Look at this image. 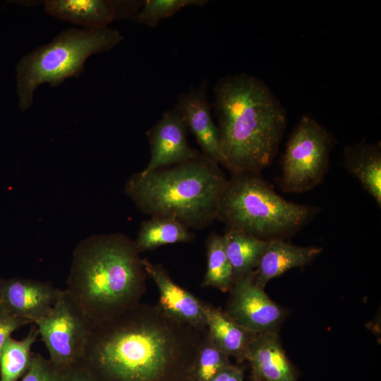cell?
I'll use <instances>...</instances> for the list:
<instances>
[{"mask_svg":"<svg viewBox=\"0 0 381 381\" xmlns=\"http://www.w3.org/2000/svg\"><path fill=\"white\" fill-rule=\"evenodd\" d=\"M205 330L140 303L94 327L80 363L97 381H188Z\"/></svg>","mask_w":381,"mask_h":381,"instance_id":"cell-1","label":"cell"},{"mask_svg":"<svg viewBox=\"0 0 381 381\" xmlns=\"http://www.w3.org/2000/svg\"><path fill=\"white\" fill-rule=\"evenodd\" d=\"M214 93L220 164L232 175L260 173L277 153L286 124L285 109L262 80L246 73L222 78Z\"/></svg>","mask_w":381,"mask_h":381,"instance_id":"cell-2","label":"cell"},{"mask_svg":"<svg viewBox=\"0 0 381 381\" xmlns=\"http://www.w3.org/2000/svg\"><path fill=\"white\" fill-rule=\"evenodd\" d=\"M147 277L134 241L102 234L75 248L65 290L95 327L140 303Z\"/></svg>","mask_w":381,"mask_h":381,"instance_id":"cell-3","label":"cell"},{"mask_svg":"<svg viewBox=\"0 0 381 381\" xmlns=\"http://www.w3.org/2000/svg\"><path fill=\"white\" fill-rule=\"evenodd\" d=\"M228 181L219 164L202 152L179 164L135 173L125 190L144 214L173 217L202 229L217 219Z\"/></svg>","mask_w":381,"mask_h":381,"instance_id":"cell-4","label":"cell"},{"mask_svg":"<svg viewBox=\"0 0 381 381\" xmlns=\"http://www.w3.org/2000/svg\"><path fill=\"white\" fill-rule=\"evenodd\" d=\"M277 194L260 173L232 175L222 195L217 219L265 241L284 239L308 224L319 212Z\"/></svg>","mask_w":381,"mask_h":381,"instance_id":"cell-5","label":"cell"},{"mask_svg":"<svg viewBox=\"0 0 381 381\" xmlns=\"http://www.w3.org/2000/svg\"><path fill=\"white\" fill-rule=\"evenodd\" d=\"M123 40L119 30L108 27L73 28L25 55L16 66L20 109L26 111L32 104L34 92L40 85L56 87L67 78L78 77L90 56L108 52Z\"/></svg>","mask_w":381,"mask_h":381,"instance_id":"cell-6","label":"cell"},{"mask_svg":"<svg viewBox=\"0 0 381 381\" xmlns=\"http://www.w3.org/2000/svg\"><path fill=\"white\" fill-rule=\"evenodd\" d=\"M333 135L308 116H303L293 129L282 157V173L277 179L286 193H301L321 183L327 173Z\"/></svg>","mask_w":381,"mask_h":381,"instance_id":"cell-7","label":"cell"},{"mask_svg":"<svg viewBox=\"0 0 381 381\" xmlns=\"http://www.w3.org/2000/svg\"><path fill=\"white\" fill-rule=\"evenodd\" d=\"M34 324L57 370L62 373L81 362L94 327L66 290Z\"/></svg>","mask_w":381,"mask_h":381,"instance_id":"cell-8","label":"cell"},{"mask_svg":"<svg viewBox=\"0 0 381 381\" xmlns=\"http://www.w3.org/2000/svg\"><path fill=\"white\" fill-rule=\"evenodd\" d=\"M229 291L224 310L236 322L254 334L278 332L287 311L255 284L253 271L235 281Z\"/></svg>","mask_w":381,"mask_h":381,"instance_id":"cell-9","label":"cell"},{"mask_svg":"<svg viewBox=\"0 0 381 381\" xmlns=\"http://www.w3.org/2000/svg\"><path fill=\"white\" fill-rule=\"evenodd\" d=\"M188 131L184 119L174 107L165 111L147 131L150 159L141 172L179 164L198 156L201 152L188 143Z\"/></svg>","mask_w":381,"mask_h":381,"instance_id":"cell-10","label":"cell"},{"mask_svg":"<svg viewBox=\"0 0 381 381\" xmlns=\"http://www.w3.org/2000/svg\"><path fill=\"white\" fill-rule=\"evenodd\" d=\"M46 12L84 28H101L114 20L133 18L143 1L126 0H48Z\"/></svg>","mask_w":381,"mask_h":381,"instance_id":"cell-11","label":"cell"},{"mask_svg":"<svg viewBox=\"0 0 381 381\" xmlns=\"http://www.w3.org/2000/svg\"><path fill=\"white\" fill-rule=\"evenodd\" d=\"M61 291L49 282L0 278V304L13 315L34 324L52 309Z\"/></svg>","mask_w":381,"mask_h":381,"instance_id":"cell-12","label":"cell"},{"mask_svg":"<svg viewBox=\"0 0 381 381\" xmlns=\"http://www.w3.org/2000/svg\"><path fill=\"white\" fill-rule=\"evenodd\" d=\"M147 276L159 290L158 306L168 316L196 329H206V320L202 301L175 283L167 270L159 264L143 259Z\"/></svg>","mask_w":381,"mask_h":381,"instance_id":"cell-13","label":"cell"},{"mask_svg":"<svg viewBox=\"0 0 381 381\" xmlns=\"http://www.w3.org/2000/svg\"><path fill=\"white\" fill-rule=\"evenodd\" d=\"M174 108L184 119L188 130L193 133L201 147L202 153L220 164V135L212 118L205 85L192 88L188 92L180 95Z\"/></svg>","mask_w":381,"mask_h":381,"instance_id":"cell-14","label":"cell"},{"mask_svg":"<svg viewBox=\"0 0 381 381\" xmlns=\"http://www.w3.org/2000/svg\"><path fill=\"white\" fill-rule=\"evenodd\" d=\"M246 361L251 366V375L264 381H296V371L277 332L256 334Z\"/></svg>","mask_w":381,"mask_h":381,"instance_id":"cell-15","label":"cell"},{"mask_svg":"<svg viewBox=\"0 0 381 381\" xmlns=\"http://www.w3.org/2000/svg\"><path fill=\"white\" fill-rule=\"evenodd\" d=\"M322 251L321 247L299 246L280 238L270 240L253 270L254 281L265 289L270 280L309 264Z\"/></svg>","mask_w":381,"mask_h":381,"instance_id":"cell-16","label":"cell"},{"mask_svg":"<svg viewBox=\"0 0 381 381\" xmlns=\"http://www.w3.org/2000/svg\"><path fill=\"white\" fill-rule=\"evenodd\" d=\"M206 329L214 344L229 358L247 360L254 334L236 322L224 310L202 301Z\"/></svg>","mask_w":381,"mask_h":381,"instance_id":"cell-17","label":"cell"},{"mask_svg":"<svg viewBox=\"0 0 381 381\" xmlns=\"http://www.w3.org/2000/svg\"><path fill=\"white\" fill-rule=\"evenodd\" d=\"M344 167L358 179L363 189L381 206V143L365 140L347 145Z\"/></svg>","mask_w":381,"mask_h":381,"instance_id":"cell-18","label":"cell"},{"mask_svg":"<svg viewBox=\"0 0 381 381\" xmlns=\"http://www.w3.org/2000/svg\"><path fill=\"white\" fill-rule=\"evenodd\" d=\"M195 234L180 221L170 217L152 216L140 224L134 241L138 253L178 243H190Z\"/></svg>","mask_w":381,"mask_h":381,"instance_id":"cell-19","label":"cell"},{"mask_svg":"<svg viewBox=\"0 0 381 381\" xmlns=\"http://www.w3.org/2000/svg\"><path fill=\"white\" fill-rule=\"evenodd\" d=\"M223 236L235 282L255 269L269 241L234 229H228Z\"/></svg>","mask_w":381,"mask_h":381,"instance_id":"cell-20","label":"cell"},{"mask_svg":"<svg viewBox=\"0 0 381 381\" xmlns=\"http://www.w3.org/2000/svg\"><path fill=\"white\" fill-rule=\"evenodd\" d=\"M38 337L34 324L22 339L10 336L6 340L0 353V381H19L25 375L34 354L32 347Z\"/></svg>","mask_w":381,"mask_h":381,"instance_id":"cell-21","label":"cell"},{"mask_svg":"<svg viewBox=\"0 0 381 381\" xmlns=\"http://www.w3.org/2000/svg\"><path fill=\"white\" fill-rule=\"evenodd\" d=\"M207 268L202 282L204 287H212L227 292L234 281L227 258L223 235L211 233L206 241Z\"/></svg>","mask_w":381,"mask_h":381,"instance_id":"cell-22","label":"cell"},{"mask_svg":"<svg viewBox=\"0 0 381 381\" xmlns=\"http://www.w3.org/2000/svg\"><path fill=\"white\" fill-rule=\"evenodd\" d=\"M230 364L229 357L214 344L206 329L188 381H210Z\"/></svg>","mask_w":381,"mask_h":381,"instance_id":"cell-23","label":"cell"},{"mask_svg":"<svg viewBox=\"0 0 381 381\" xmlns=\"http://www.w3.org/2000/svg\"><path fill=\"white\" fill-rule=\"evenodd\" d=\"M206 0H145L133 19L140 24L155 28L159 23L187 6H204Z\"/></svg>","mask_w":381,"mask_h":381,"instance_id":"cell-24","label":"cell"},{"mask_svg":"<svg viewBox=\"0 0 381 381\" xmlns=\"http://www.w3.org/2000/svg\"><path fill=\"white\" fill-rule=\"evenodd\" d=\"M19 381H64V379L62 373L49 358L34 353L29 368Z\"/></svg>","mask_w":381,"mask_h":381,"instance_id":"cell-25","label":"cell"},{"mask_svg":"<svg viewBox=\"0 0 381 381\" xmlns=\"http://www.w3.org/2000/svg\"><path fill=\"white\" fill-rule=\"evenodd\" d=\"M30 322L11 314L0 304V353L6 340L11 334Z\"/></svg>","mask_w":381,"mask_h":381,"instance_id":"cell-26","label":"cell"},{"mask_svg":"<svg viewBox=\"0 0 381 381\" xmlns=\"http://www.w3.org/2000/svg\"><path fill=\"white\" fill-rule=\"evenodd\" d=\"M62 376L64 381H97L81 363L63 372Z\"/></svg>","mask_w":381,"mask_h":381,"instance_id":"cell-27","label":"cell"},{"mask_svg":"<svg viewBox=\"0 0 381 381\" xmlns=\"http://www.w3.org/2000/svg\"><path fill=\"white\" fill-rule=\"evenodd\" d=\"M244 370L239 366L230 364L210 381H243Z\"/></svg>","mask_w":381,"mask_h":381,"instance_id":"cell-28","label":"cell"},{"mask_svg":"<svg viewBox=\"0 0 381 381\" xmlns=\"http://www.w3.org/2000/svg\"><path fill=\"white\" fill-rule=\"evenodd\" d=\"M249 381H264V380H261L260 378H258V377H256L255 376L251 375V377H250Z\"/></svg>","mask_w":381,"mask_h":381,"instance_id":"cell-29","label":"cell"}]
</instances>
